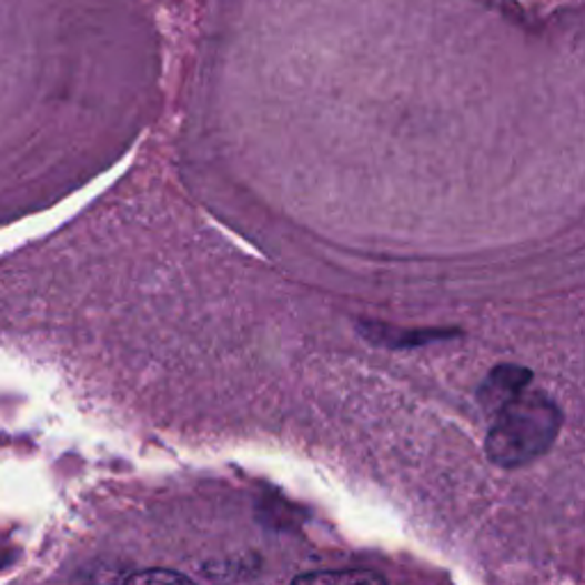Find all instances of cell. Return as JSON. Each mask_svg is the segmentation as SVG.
Returning a JSON list of instances; mask_svg holds the SVG:
<instances>
[{
	"instance_id": "1",
	"label": "cell",
	"mask_w": 585,
	"mask_h": 585,
	"mask_svg": "<svg viewBox=\"0 0 585 585\" xmlns=\"http://www.w3.org/2000/svg\"><path fill=\"white\" fill-rule=\"evenodd\" d=\"M561 427V407L549 396L526 389L494 414L485 440L487 460L501 470H522L549 453Z\"/></svg>"
},
{
	"instance_id": "2",
	"label": "cell",
	"mask_w": 585,
	"mask_h": 585,
	"mask_svg": "<svg viewBox=\"0 0 585 585\" xmlns=\"http://www.w3.org/2000/svg\"><path fill=\"white\" fill-rule=\"evenodd\" d=\"M533 380V373L517 364H498L490 371L485 377L478 399L483 407L494 416L505 403L517 399L522 392H526Z\"/></svg>"
},
{
	"instance_id": "3",
	"label": "cell",
	"mask_w": 585,
	"mask_h": 585,
	"mask_svg": "<svg viewBox=\"0 0 585 585\" xmlns=\"http://www.w3.org/2000/svg\"><path fill=\"white\" fill-rule=\"evenodd\" d=\"M362 334L377 343V345H389V347H418L427 343H437V341H451L460 336L457 327H414V330H401L394 325H384V323H364Z\"/></svg>"
},
{
	"instance_id": "4",
	"label": "cell",
	"mask_w": 585,
	"mask_h": 585,
	"mask_svg": "<svg viewBox=\"0 0 585 585\" xmlns=\"http://www.w3.org/2000/svg\"><path fill=\"white\" fill-rule=\"evenodd\" d=\"M297 581L309 583H382V576L364 569H350V572H321V574H309L300 576Z\"/></svg>"
}]
</instances>
